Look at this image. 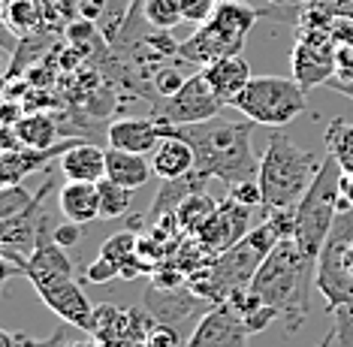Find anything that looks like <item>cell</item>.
<instances>
[{
    "mask_svg": "<svg viewBox=\"0 0 353 347\" xmlns=\"http://www.w3.org/2000/svg\"><path fill=\"white\" fill-rule=\"evenodd\" d=\"M0 347H12V333H0Z\"/></svg>",
    "mask_w": 353,
    "mask_h": 347,
    "instance_id": "obj_43",
    "label": "cell"
},
{
    "mask_svg": "<svg viewBox=\"0 0 353 347\" xmlns=\"http://www.w3.org/2000/svg\"><path fill=\"white\" fill-rule=\"evenodd\" d=\"M157 320L139 308H118V305H97L94 308L91 335L103 347H148Z\"/></svg>",
    "mask_w": 353,
    "mask_h": 347,
    "instance_id": "obj_10",
    "label": "cell"
},
{
    "mask_svg": "<svg viewBox=\"0 0 353 347\" xmlns=\"http://www.w3.org/2000/svg\"><path fill=\"white\" fill-rule=\"evenodd\" d=\"M326 88H332V91H339L341 97H347V100H353V79H329Z\"/></svg>",
    "mask_w": 353,
    "mask_h": 347,
    "instance_id": "obj_40",
    "label": "cell"
},
{
    "mask_svg": "<svg viewBox=\"0 0 353 347\" xmlns=\"http://www.w3.org/2000/svg\"><path fill=\"white\" fill-rule=\"evenodd\" d=\"M184 82H188V76H181L179 67H172V63H160L157 72L151 76V103L163 100V97H172Z\"/></svg>",
    "mask_w": 353,
    "mask_h": 347,
    "instance_id": "obj_32",
    "label": "cell"
},
{
    "mask_svg": "<svg viewBox=\"0 0 353 347\" xmlns=\"http://www.w3.org/2000/svg\"><path fill=\"white\" fill-rule=\"evenodd\" d=\"M12 275L28 278L30 287L37 290V296L49 305L54 314H58L63 324L82 329V333H91L94 308H97V305H91V299L85 296V290L76 284V275L34 269V266H28L15 251L3 248V281L12 278Z\"/></svg>",
    "mask_w": 353,
    "mask_h": 347,
    "instance_id": "obj_6",
    "label": "cell"
},
{
    "mask_svg": "<svg viewBox=\"0 0 353 347\" xmlns=\"http://www.w3.org/2000/svg\"><path fill=\"white\" fill-rule=\"evenodd\" d=\"M245 39L221 30L214 21H203L196 24V30L190 34L184 43L179 46V61L188 63V67H208V63L230 58V54H242Z\"/></svg>",
    "mask_w": 353,
    "mask_h": 347,
    "instance_id": "obj_13",
    "label": "cell"
},
{
    "mask_svg": "<svg viewBox=\"0 0 353 347\" xmlns=\"http://www.w3.org/2000/svg\"><path fill=\"white\" fill-rule=\"evenodd\" d=\"M67 347H103V344L97 341V338H88V341H70Z\"/></svg>",
    "mask_w": 353,
    "mask_h": 347,
    "instance_id": "obj_42",
    "label": "cell"
},
{
    "mask_svg": "<svg viewBox=\"0 0 353 347\" xmlns=\"http://www.w3.org/2000/svg\"><path fill=\"white\" fill-rule=\"evenodd\" d=\"M166 139V124L157 118H121L109 124V145L133 155L157 151V145Z\"/></svg>",
    "mask_w": 353,
    "mask_h": 347,
    "instance_id": "obj_16",
    "label": "cell"
},
{
    "mask_svg": "<svg viewBox=\"0 0 353 347\" xmlns=\"http://www.w3.org/2000/svg\"><path fill=\"white\" fill-rule=\"evenodd\" d=\"M214 208L218 206H214L212 197H205V190H203V193H194L190 199H184V203L179 206V212H175L172 217L181 224L184 230H199L208 217L214 215Z\"/></svg>",
    "mask_w": 353,
    "mask_h": 347,
    "instance_id": "obj_30",
    "label": "cell"
},
{
    "mask_svg": "<svg viewBox=\"0 0 353 347\" xmlns=\"http://www.w3.org/2000/svg\"><path fill=\"white\" fill-rule=\"evenodd\" d=\"M339 43L332 39L329 30H299V43L293 46V79L305 91L317 85H326L339 72V61H335Z\"/></svg>",
    "mask_w": 353,
    "mask_h": 347,
    "instance_id": "obj_11",
    "label": "cell"
},
{
    "mask_svg": "<svg viewBox=\"0 0 353 347\" xmlns=\"http://www.w3.org/2000/svg\"><path fill=\"white\" fill-rule=\"evenodd\" d=\"M227 302L239 311V317L245 320V326H248V333H251V335L263 333V329H266L272 320H278V317H281V314L272 308V305L263 302L251 287H248V290H239V293H232Z\"/></svg>",
    "mask_w": 353,
    "mask_h": 347,
    "instance_id": "obj_26",
    "label": "cell"
},
{
    "mask_svg": "<svg viewBox=\"0 0 353 347\" xmlns=\"http://www.w3.org/2000/svg\"><path fill=\"white\" fill-rule=\"evenodd\" d=\"M223 106H227V103L212 91V85L205 82L203 70H199L194 76H188V82L172 97H163V100L151 103V118H157L160 124H172V127L199 124V121L218 118Z\"/></svg>",
    "mask_w": 353,
    "mask_h": 347,
    "instance_id": "obj_9",
    "label": "cell"
},
{
    "mask_svg": "<svg viewBox=\"0 0 353 347\" xmlns=\"http://www.w3.org/2000/svg\"><path fill=\"white\" fill-rule=\"evenodd\" d=\"M145 21L157 30H172L184 21L181 0H145Z\"/></svg>",
    "mask_w": 353,
    "mask_h": 347,
    "instance_id": "obj_31",
    "label": "cell"
},
{
    "mask_svg": "<svg viewBox=\"0 0 353 347\" xmlns=\"http://www.w3.org/2000/svg\"><path fill=\"white\" fill-rule=\"evenodd\" d=\"M34 197H37V190L28 193L25 188H19V184H3V190H0V221L25 212V208L34 203Z\"/></svg>",
    "mask_w": 353,
    "mask_h": 347,
    "instance_id": "obj_33",
    "label": "cell"
},
{
    "mask_svg": "<svg viewBox=\"0 0 353 347\" xmlns=\"http://www.w3.org/2000/svg\"><path fill=\"white\" fill-rule=\"evenodd\" d=\"M58 166H61V172L67 175V181L97 184V181L106 179V151H103L100 145L82 139L58 160Z\"/></svg>",
    "mask_w": 353,
    "mask_h": 347,
    "instance_id": "obj_19",
    "label": "cell"
},
{
    "mask_svg": "<svg viewBox=\"0 0 353 347\" xmlns=\"http://www.w3.org/2000/svg\"><path fill=\"white\" fill-rule=\"evenodd\" d=\"M58 203L63 217L73 224H82V227L100 217V193L97 184L91 181H67L58 193Z\"/></svg>",
    "mask_w": 353,
    "mask_h": 347,
    "instance_id": "obj_21",
    "label": "cell"
},
{
    "mask_svg": "<svg viewBox=\"0 0 353 347\" xmlns=\"http://www.w3.org/2000/svg\"><path fill=\"white\" fill-rule=\"evenodd\" d=\"M203 76L205 82L212 85V91L221 97L223 103L230 106L232 97H239L245 91V85L251 82V63H248L242 54H230V58H221L214 63H208V67H203Z\"/></svg>",
    "mask_w": 353,
    "mask_h": 347,
    "instance_id": "obj_18",
    "label": "cell"
},
{
    "mask_svg": "<svg viewBox=\"0 0 353 347\" xmlns=\"http://www.w3.org/2000/svg\"><path fill=\"white\" fill-rule=\"evenodd\" d=\"M97 193H100V217L103 221H115V217H124L130 212V193L133 190L103 179V181H97Z\"/></svg>",
    "mask_w": 353,
    "mask_h": 347,
    "instance_id": "obj_29",
    "label": "cell"
},
{
    "mask_svg": "<svg viewBox=\"0 0 353 347\" xmlns=\"http://www.w3.org/2000/svg\"><path fill=\"white\" fill-rule=\"evenodd\" d=\"M323 160L311 151L299 148L284 127H278L269 136V145L260 157V184L263 193V208L266 212H278V208H296L302 197L308 193L311 181L317 179Z\"/></svg>",
    "mask_w": 353,
    "mask_h": 347,
    "instance_id": "obj_3",
    "label": "cell"
},
{
    "mask_svg": "<svg viewBox=\"0 0 353 347\" xmlns=\"http://www.w3.org/2000/svg\"><path fill=\"white\" fill-rule=\"evenodd\" d=\"M214 6H218V0H181V15L190 24H203L212 19Z\"/></svg>",
    "mask_w": 353,
    "mask_h": 347,
    "instance_id": "obj_36",
    "label": "cell"
},
{
    "mask_svg": "<svg viewBox=\"0 0 353 347\" xmlns=\"http://www.w3.org/2000/svg\"><path fill=\"white\" fill-rule=\"evenodd\" d=\"M52 188H54V181H52V172H49V179L37 188L34 203H30L25 212H19V215L3 217V221H0V245L10 248V251H15V254H30V251H34V245L39 239V230L49 224V215H46L43 203L49 199Z\"/></svg>",
    "mask_w": 353,
    "mask_h": 347,
    "instance_id": "obj_12",
    "label": "cell"
},
{
    "mask_svg": "<svg viewBox=\"0 0 353 347\" xmlns=\"http://www.w3.org/2000/svg\"><path fill=\"white\" fill-rule=\"evenodd\" d=\"M154 166L145 160V155H133V151H121V148H109L106 151V179L121 184L127 190L145 188Z\"/></svg>",
    "mask_w": 353,
    "mask_h": 347,
    "instance_id": "obj_22",
    "label": "cell"
},
{
    "mask_svg": "<svg viewBox=\"0 0 353 347\" xmlns=\"http://www.w3.org/2000/svg\"><path fill=\"white\" fill-rule=\"evenodd\" d=\"M248 326L230 302H218L196 324L188 347H248Z\"/></svg>",
    "mask_w": 353,
    "mask_h": 347,
    "instance_id": "obj_15",
    "label": "cell"
},
{
    "mask_svg": "<svg viewBox=\"0 0 353 347\" xmlns=\"http://www.w3.org/2000/svg\"><path fill=\"white\" fill-rule=\"evenodd\" d=\"M230 197L236 199V203L248 206V208H260V206H263V193H260V184H256V181L232 184V188H230Z\"/></svg>",
    "mask_w": 353,
    "mask_h": 347,
    "instance_id": "obj_38",
    "label": "cell"
},
{
    "mask_svg": "<svg viewBox=\"0 0 353 347\" xmlns=\"http://www.w3.org/2000/svg\"><path fill=\"white\" fill-rule=\"evenodd\" d=\"M76 142H82V139H67V142L52 145V148H25L21 145V148L3 151V184H21L25 175L52 166V160H61Z\"/></svg>",
    "mask_w": 353,
    "mask_h": 347,
    "instance_id": "obj_17",
    "label": "cell"
},
{
    "mask_svg": "<svg viewBox=\"0 0 353 347\" xmlns=\"http://www.w3.org/2000/svg\"><path fill=\"white\" fill-rule=\"evenodd\" d=\"M230 109H236L254 124H266L278 130L305 115L308 100H305V88L293 76H254L245 85V91L230 100Z\"/></svg>",
    "mask_w": 353,
    "mask_h": 347,
    "instance_id": "obj_7",
    "label": "cell"
},
{
    "mask_svg": "<svg viewBox=\"0 0 353 347\" xmlns=\"http://www.w3.org/2000/svg\"><path fill=\"white\" fill-rule=\"evenodd\" d=\"M329 314H332V329H335L339 347H353V302L341 305V308H335Z\"/></svg>",
    "mask_w": 353,
    "mask_h": 347,
    "instance_id": "obj_35",
    "label": "cell"
},
{
    "mask_svg": "<svg viewBox=\"0 0 353 347\" xmlns=\"http://www.w3.org/2000/svg\"><path fill=\"white\" fill-rule=\"evenodd\" d=\"M251 212L254 208H248L242 203H236L232 197H227L214 208V215L196 230L199 245L212 254H223L227 248H232L236 241H242L248 236V217H251Z\"/></svg>",
    "mask_w": 353,
    "mask_h": 347,
    "instance_id": "obj_14",
    "label": "cell"
},
{
    "mask_svg": "<svg viewBox=\"0 0 353 347\" xmlns=\"http://www.w3.org/2000/svg\"><path fill=\"white\" fill-rule=\"evenodd\" d=\"M278 241H281L278 232L263 221L260 227L254 232H248L242 241H236L232 248L218 254V260L196 278V293L208 296V299L227 302L232 293L248 290L254 284V275L260 272L263 260L272 254V248H275Z\"/></svg>",
    "mask_w": 353,
    "mask_h": 347,
    "instance_id": "obj_4",
    "label": "cell"
},
{
    "mask_svg": "<svg viewBox=\"0 0 353 347\" xmlns=\"http://www.w3.org/2000/svg\"><path fill=\"white\" fill-rule=\"evenodd\" d=\"M256 19H263V12L242 3V0H218V6H214V12H212L208 21H214L221 30H227V34H232V37L248 39Z\"/></svg>",
    "mask_w": 353,
    "mask_h": 347,
    "instance_id": "obj_25",
    "label": "cell"
},
{
    "mask_svg": "<svg viewBox=\"0 0 353 347\" xmlns=\"http://www.w3.org/2000/svg\"><path fill=\"white\" fill-rule=\"evenodd\" d=\"M266 3H272L275 10H296V6H305L311 0H266Z\"/></svg>",
    "mask_w": 353,
    "mask_h": 347,
    "instance_id": "obj_41",
    "label": "cell"
},
{
    "mask_svg": "<svg viewBox=\"0 0 353 347\" xmlns=\"http://www.w3.org/2000/svg\"><path fill=\"white\" fill-rule=\"evenodd\" d=\"M341 212V166L332 157H323L317 179L296 206V245L308 257H320V248L332 232V224Z\"/></svg>",
    "mask_w": 353,
    "mask_h": 347,
    "instance_id": "obj_5",
    "label": "cell"
},
{
    "mask_svg": "<svg viewBox=\"0 0 353 347\" xmlns=\"http://www.w3.org/2000/svg\"><path fill=\"white\" fill-rule=\"evenodd\" d=\"M347 19H353V12H347Z\"/></svg>",
    "mask_w": 353,
    "mask_h": 347,
    "instance_id": "obj_45",
    "label": "cell"
},
{
    "mask_svg": "<svg viewBox=\"0 0 353 347\" xmlns=\"http://www.w3.org/2000/svg\"><path fill=\"white\" fill-rule=\"evenodd\" d=\"M70 344V324L54 329L49 338H34L28 333H12V347H67Z\"/></svg>",
    "mask_w": 353,
    "mask_h": 347,
    "instance_id": "obj_34",
    "label": "cell"
},
{
    "mask_svg": "<svg viewBox=\"0 0 353 347\" xmlns=\"http://www.w3.org/2000/svg\"><path fill=\"white\" fill-rule=\"evenodd\" d=\"M254 121L248 118H212L199 124H166V136H181L196 155V172L205 179H221L227 188L242 181H256L260 160L254 157L251 133Z\"/></svg>",
    "mask_w": 353,
    "mask_h": 347,
    "instance_id": "obj_1",
    "label": "cell"
},
{
    "mask_svg": "<svg viewBox=\"0 0 353 347\" xmlns=\"http://www.w3.org/2000/svg\"><path fill=\"white\" fill-rule=\"evenodd\" d=\"M115 278H121V269H118V263L106 260V257H100V260H94L88 266V281L91 284H109Z\"/></svg>",
    "mask_w": 353,
    "mask_h": 347,
    "instance_id": "obj_37",
    "label": "cell"
},
{
    "mask_svg": "<svg viewBox=\"0 0 353 347\" xmlns=\"http://www.w3.org/2000/svg\"><path fill=\"white\" fill-rule=\"evenodd\" d=\"M317 278V260L296 245V239H281L272 254L263 260L254 275L251 290L266 305H272L287 326V335H296L308 317L311 287Z\"/></svg>",
    "mask_w": 353,
    "mask_h": 347,
    "instance_id": "obj_2",
    "label": "cell"
},
{
    "mask_svg": "<svg viewBox=\"0 0 353 347\" xmlns=\"http://www.w3.org/2000/svg\"><path fill=\"white\" fill-rule=\"evenodd\" d=\"M46 19V6L39 0H3V28L15 39L37 34Z\"/></svg>",
    "mask_w": 353,
    "mask_h": 347,
    "instance_id": "obj_24",
    "label": "cell"
},
{
    "mask_svg": "<svg viewBox=\"0 0 353 347\" xmlns=\"http://www.w3.org/2000/svg\"><path fill=\"white\" fill-rule=\"evenodd\" d=\"M151 166H154V175L160 181H172V179H181V175L194 172L196 155L181 136H166V139L157 145L154 157H151Z\"/></svg>",
    "mask_w": 353,
    "mask_h": 347,
    "instance_id": "obj_20",
    "label": "cell"
},
{
    "mask_svg": "<svg viewBox=\"0 0 353 347\" xmlns=\"http://www.w3.org/2000/svg\"><path fill=\"white\" fill-rule=\"evenodd\" d=\"M353 245V208H341L332 224V232L320 248L314 287L326 299L329 311L353 302V272L347 263V251Z\"/></svg>",
    "mask_w": 353,
    "mask_h": 347,
    "instance_id": "obj_8",
    "label": "cell"
},
{
    "mask_svg": "<svg viewBox=\"0 0 353 347\" xmlns=\"http://www.w3.org/2000/svg\"><path fill=\"white\" fill-rule=\"evenodd\" d=\"M208 181H212V179H205V175H203V172H196V169H194V172H188V175H181V179L163 181V188H160L157 199H154V206H151L148 221H157V217L175 215L184 199H190L194 193H203Z\"/></svg>",
    "mask_w": 353,
    "mask_h": 347,
    "instance_id": "obj_23",
    "label": "cell"
},
{
    "mask_svg": "<svg viewBox=\"0 0 353 347\" xmlns=\"http://www.w3.org/2000/svg\"><path fill=\"white\" fill-rule=\"evenodd\" d=\"M79 236H82V224H73V221L61 224V227L54 230V239H58V245H63V248L76 245V241H79Z\"/></svg>",
    "mask_w": 353,
    "mask_h": 347,
    "instance_id": "obj_39",
    "label": "cell"
},
{
    "mask_svg": "<svg viewBox=\"0 0 353 347\" xmlns=\"http://www.w3.org/2000/svg\"><path fill=\"white\" fill-rule=\"evenodd\" d=\"M15 130V139H19V148H52L58 145V124H54L52 115H28L21 118L19 124L12 127Z\"/></svg>",
    "mask_w": 353,
    "mask_h": 347,
    "instance_id": "obj_27",
    "label": "cell"
},
{
    "mask_svg": "<svg viewBox=\"0 0 353 347\" xmlns=\"http://www.w3.org/2000/svg\"><path fill=\"white\" fill-rule=\"evenodd\" d=\"M323 139H326V155L341 166L344 175H353V121L332 118Z\"/></svg>",
    "mask_w": 353,
    "mask_h": 347,
    "instance_id": "obj_28",
    "label": "cell"
},
{
    "mask_svg": "<svg viewBox=\"0 0 353 347\" xmlns=\"http://www.w3.org/2000/svg\"><path fill=\"white\" fill-rule=\"evenodd\" d=\"M332 341H335V329H329L326 338H323V341H320V347H332Z\"/></svg>",
    "mask_w": 353,
    "mask_h": 347,
    "instance_id": "obj_44",
    "label": "cell"
}]
</instances>
